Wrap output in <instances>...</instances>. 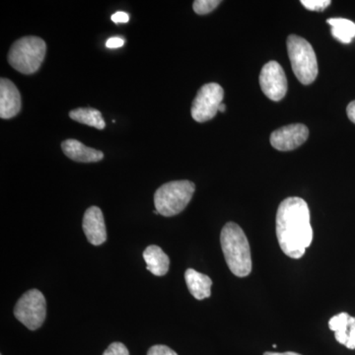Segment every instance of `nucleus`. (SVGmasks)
<instances>
[{
  "label": "nucleus",
  "mask_w": 355,
  "mask_h": 355,
  "mask_svg": "<svg viewBox=\"0 0 355 355\" xmlns=\"http://www.w3.org/2000/svg\"><path fill=\"white\" fill-rule=\"evenodd\" d=\"M327 22L331 26L334 38L343 44L352 43L355 37V23L343 18H331Z\"/></svg>",
  "instance_id": "nucleus-16"
},
{
  "label": "nucleus",
  "mask_w": 355,
  "mask_h": 355,
  "mask_svg": "<svg viewBox=\"0 0 355 355\" xmlns=\"http://www.w3.org/2000/svg\"><path fill=\"white\" fill-rule=\"evenodd\" d=\"M224 98V90L219 84L207 83L198 90L193 105L191 116L198 123H205L216 116Z\"/></svg>",
  "instance_id": "nucleus-7"
},
{
  "label": "nucleus",
  "mask_w": 355,
  "mask_h": 355,
  "mask_svg": "<svg viewBox=\"0 0 355 355\" xmlns=\"http://www.w3.org/2000/svg\"><path fill=\"white\" fill-rule=\"evenodd\" d=\"M83 228L90 244L100 246L107 240L106 224L102 210L97 207H91L83 216Z\"/></svg>",
  "instance_id": "nucleus-10"
},
{
  "label": "nucleus",
  "mask_w": 355,
  "mask_h": 355,
  "mask_svg": "<svg viewBox=\"0 0 355 355\" xmlns=\"http://www.w3.org/2000/svg\"><path fill=\"white\" fill-rule=\"evenodd\" d=\"M14 315L20 323L31 331L38 330L46 316V302L38 289H31L21 296L14 308Z\"/></svg>",
  "instance_id": "nucleus-6"
},
{
  "label": "nucleus",
  "mask_w": 355,
  "mask_h": 355,
  "mask_svg": "<svg viewBox=\"0 0 355 355\" xmlns=\"http://www.w3.org/2000/svg\"><path fill=\"white\" fill-rule=\"evenodd\" d=\"M287 51L292 70L298 80L304 85L314 83L319 69L316 53L309 42L296 35H291L287 38Z\"/></svg>",
  "instance_id": "nucleus-5"
},
{
  "label": "nucleus",
  "mask_w": 355,
  "mask_h": 355,
  "mask_svg": "<svg viewBox=\"0 0 355 355\" xmlns=\"http://www.w3.org/2000/svg\"><path fill=\"white\" fill-rule=\"evenodd\" d=\"M345 347L349 349H355V317H350L347 328V342Z\"/></svg>",
  "instance_id": "nucleus-21"
},
{
  "label": "nucleus",
  "mask_w": 355,
  "mask_h": 355,
  "mask_svg": "<svg viewBox=\"0 0 355 355\" xmlns=\"http://www.w3.org/2000/svg\"><path fill=\"white\" fill-rule=\"evenodd\" d=\"M21 111V95L15 84L9 79H0V118L8 120Z\"/></svg>",
  "instance_id": "nucleus-11"
},
{
  "label": "nucleus",
  "mask_w": 355,
  "mask_h": 355,
  "mask_svg": "<svg viewBox=\"0 0 355 355\" xmlns=\"http://www.w3.org/2000/svg\"><path fill=\"white\" fill-rule=\"evenodd\" d=\"M62 149L67 157L76 162H99L104 158V153L102 151L84 146L83 142L76 139L64 140L62 144Z\"/></svg>",
  "instance_id": "nucleus-12"
},
{
  "label": "nucleus",
  "mask_w": 355,
  "mask_h": 355,
  "mask_svg": "<svg viewBox=\"0 0 355 355\" xmlns=\"http://www.w3.org/2000/svg\"><path fill=\"white\" fill-rule=\"evenodd\" d=\"M144 259L146 263L147 270L156 277H163L169 270V257L156 245H151L144 250Z\"/></svg>",
  "instance_id": "nucleus-14"
},
{
  "label": "nucleus",
  "mask_w": 355,
  "mask_h": 355,
  "mask_svg": "<svg viewBox=\"0 0 355 355\" xmlns=\"http://www.w3.org/2000/svg\"><path fill=\"white\" fill-rule=\"evenodd\" d=\"M225 110L226 106L225 105L223 104V103H222V104H220V106H219L218 112H221V113H223V112H225Z\"/></svg>",
  "instance_id": "nucleus-27"
},
{
  "label": "nucleus",
  "mask_w": 355,
  "mask_h": 355,
  "mask_svg": "<svg viewBox=\"0 0 355 355\" xmlns=\"http://www.w3.org/2000/svg\"><path fill=\"white\" fill-rule=\"evenodd\" d=\"M349 315L343 312L331 318L329 321L331 331H335L336 342L345 345L347 342V328H349Z\"/></svg>",
  "instance_id": "nucleus-17"
},
{
  "label": "nucleus",
  "mask_w": 355,
  "mask_h": 355,
  "mask_svg": "<svg viewBox=\"0 0 355 355\" xmlns=\"http://www.w3.org/2000/svg\"><path fill=\"white\" fill-rule=\"evenodd\" d=\"M147 355H178L174 350L166 345H158L149 349Z\"/></svg>",
  "instance_id": "nucleus-22"
},
{
  "label": "nucleus",
  "mask_w": 355,
  "mask_h": 355,
  "mask_svg": "<svg viewBox=\"0 0 355 355\" xmlns=\"http://www.w3.org/2000/svg\"><path fill=\"white\" fill-rule=\"evenodd\" d=\"M70 119L77 121V123H83V125H89L103 130L106 127L104 119H103L101 112L93 108H78L72 110L69 113Z\"/></svg>",
  "instance_id": "nucleus-15"
},
{
  "label": "nucleus",
  "mask_w": 355,
  "mask_h": 355,
  "mask_svg": "<svg viewBox=\"0 0 355 355\" xmlns=\"http://www.w3.org/2000/svg\"><path fill=\"white\" fill-rule=\"evenodd\" d=\"M125 40L120 38V37H113L107 40L106 46L109 49H118L123 46Z\"/></svg>",
  "instance_id": "nucleus-24"
},
{
  "label": "nucleus",
  "mask_w": 355,
  "mask_h": 355,
  "mask_svg": "<svg viewBox=\"0 0 355 355\" xmlns=\"http://www.w3.org/2000/svg\"><path fill=\"white\" fill-rule=\"evenodd\" d=\"M195 191V184L187 180L162 184L154 195L155 209L165 217L177 216L190 203Z\"/></svg>",
  "instance_id": "nucleus-4"
},
{
  "label": "nucleus",
  "mask_w": 355,
  "mask_h": 355,
  "mask_svg": "<svg viewBox=\"0 0 355 355\" xmlns=\"http://www.w3.org/2000/svg\"><path fill=\"white\" fill-rule=\"evenodd\" d=\"M46 53V44L39 37H23L11 46L8 62L20 73L30 76L38 71Z\"/></svg>",
  "instance_id": "nucleus-3"
},
{
  "label": "nucleus",
  "mask_w": 355,
  "mask_h": 355,
  "mask_svg": "<svg viewBox=\"0 0 355 355\" xmlns=\"http://www.w3.org/2000/svg\"><path fill=\"white\" fill-rule=\"evenodd\" d=\"M263 355H301L297 354V352H282V354H279V352H265Z\"/></svg>",
  "instance_id": "nucleus-26"
},
{
  "label": "nucleus",
  "mask_w": 355,
  "mask_h": 355,
  "mask_svg": "<svg viewBox=\"0 0 355 355\" xmlns=\"http://www.w3.org/2000/svg\"><path fill=\"white\" fill-rule=\"evenodd\" d=\"M222 252L229 270L238 277L252 272V257L249 241L244 231L234 222H228L220 234Z\"/></svg>",
  "instance_id": "nucleus-2"
},
{
  "label": "nucleus",
  "mask_w": 355,
  "mask_h": 355,
  "mask_svg": "<svg viewBox=\"0 0 355 355\" xmlns=\"http://www.w3.org/2000/svg\"><path fill=\"white\" fill-rule=\"evenodd\" d=\"M221 3L220 0H196L193 3V11L198 15H207Z\"/></svg>",
  "instance_id": "nucleus-18"
},
{
  "label": "nucleus",
  "mask_w": 355,
  "mask_h": 355,
  "mask_svg": "<svg viewBox=\"0 0 355 355\" xmlns=\"http://www.w3.org/2000/svg\"><path fill=\"white\" fill-rule=\"evenodd\" d=\"M103 355H130L127 347L121 343H113Z\"/></svg>",
  "instance_id": "nucleus-20"
},
{
  "label": "nucleus",
  "mask_w": 355,
  "mask_h": 355,
  "mask_svg": "<svg viewBox=\"0 0 355 355\" xmlns=\"http://www.w3.org/2000/svg\"><path fill=\"white\" fill-rule=\"evenodd\" d=\"M347 116L352 123H355V101L349 103L347 108Z\"/></svg>",
  "instance_id": "nucleus-25"
},
{
  "label": "nucleus",
  "mask_w": 355,
  "mask_h": 355,
  "mask_svg": "<svg viewBox=\"0 0 355 355\" xmlns=\"http://www.w3.org/2000/svg\"><path fill=\"white\" fill-rule=\"evenodd\" d=\"M277 237L282 252L291 259L304 256L313 240L310 210L302 198H286L277 209Z\"/></svg>",
  "instance_id": "nucleus-1"
},
{
  "label": "nucleus",
  "mask_w": 355,
  "mask_h": 355,
  "mask_svg": "<svg viewBox=\"0 0 355 355\" xmlns=\"http://www.w3.org/2000/svg\"><path fill=\"white\" fill-rule=\"evenodd\" d=\"M309 137V130L302 123H293L275 130L270 144L279 151H291L302 146Z\"/></svg>",
  "instance_id": "nucleus-9"
},
{
  "label": "nucleus",
  "mask_w": 355,
  "mask_h": 355,
  "mask_svg": "<svg viewBox=\"0 0 355 355\" xmlns=\"http://www.w3.org/2000/svg\"><path fill=\"white\" fill-rule=\"evenodd\" d=\"M112 21L116 23V24H120V23H128L130 21V15L127 12L123 11H118L112 15Z\"/></svg>",
  "instance_id": "nucleus-23"
},
{
  "label": "nucleus",
  "mask_w": 355,
  "mask_h": 355,
  "mask_svg": "<svg viewBox=\"0 0 355 355\" xmlns=\"http://www.w3.org/2000/svg\"><path fill=\"white\" fill-rule=\"evenodd\" d=\"M260 86L263 94L272 101L279 102L286 97L288 84L279 62L272 60L263 65L260 73Z\"/></svg>",
  "instance_id": "nucleus-8"
},
{
  "label": "nucleus",
  "mask_w": 355,
  "mask_h": 355,
  "mask_svg": "<svg viewBox=\"0 0 355 355\" xmlns=\"http://www.w3.org/2000/svg\"><path fill=\"white\" fill-rule=\"evenodd\" d=\"M184 279L191 295L198 300H203L211 295L212 280L207 275L189 268L184 272Z\"/></svg>",
  "instance_id": "nucleus-13"
},
{
  "label": "nucleus",
  "mask_w": 355,
  "mask_h": 355,
  "mask_svg": "<svg viewBox=\"0 0 355 355\" xmlns=\"http://www.w3.org/2000/svg\"><path fill=\"white\" fill-rule=\"evenodd\" d=\"M330 0H302L301 4L310 11H323L330 6Z\"/></svg>",
  "instance_id": "nucleus-19"
}]
</instances>
